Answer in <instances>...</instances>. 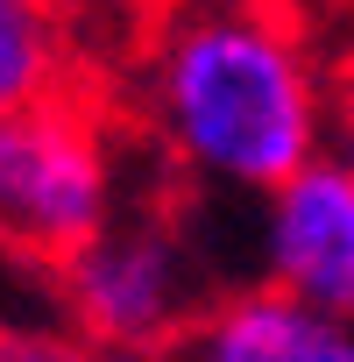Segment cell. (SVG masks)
I'll use <instances>...</instances> for the list:
<instances>
[{
	"label": "cell",
	"mask_w": 354,
	"mask_h": 362,
	"mask_svg": "<svg viewBox=\"0 0 354 362\" xmlns=\"http://www.w3.org/2000/svg\"><path fill=\"white\" fill-rule=\"evenodd\" d=\"M333 149H347L354 156V36L340 43V57H333Z\"/></svg>",
	"instance_id": "cell-7"
},
{
	"label": "cell",
	"mask_w": 354,
	"mask_h": 362,
	"mask_svg": "<svg viewBox=\"0 0 354 362\" xmlns=\"http://www.w3.org/2000/svg\"><path fill=\"white\" fill-rule=\"evenodd\" d=\"M71 15H128V22H156L163 8H177V0H64Z\"/></svg>",
	"instance_id": "cell-8"
},
{
	"label": "cell",
	"mask_w": 354,
	"mask_h": 362,
	"mask_svg": "<svg viewBox=\"0 0 354 362\" xmlns=\"http://www.w3.org/2000/svg\"><path fill=\"white\" fill-rule=\"evenodd\" d=\"M57 284L78 334L121 355L177 348L185 327L213 305L192 228L163 206H121L78 256L57 263Z\"/></svg>",
	"instance_id": "cell-3"
},
{
	"label": "cell",
	"mask_w": 354,
	"mask_h": 362,
	"mask_svg": "<svg viewBox=\"0 0 354 362\" xmlns=\"http://www.w3.org/2000/svg\"><path fill=\"white\" fill-rule=\"evenodd\" d=\"M255 284L354 320V156L319 149L255 199Z\"/></svg>",
	"instance_id": "cell-4"
},
{
	"label": "cell",
	"mask_w": 354,
	"mask_h": 362,
	"mask_svg": "<svg viewBox=\"0 0 354 362\" xmlns=\"http://www.w3.org/2000/svg\"><path fill=\"white\" fill-rule=\"evenodd\" d=\"M128 114L199 192L262 199L333 149V64L291 0H177L128 50Z\"/></svg>",
	"instance_id": "cell-1"
},
{
	"label": "cell",
	"mask_w": 354,
	"mask_h": 362,
	"mask_svg": "<svg viewBox=\"0 0 354 362\" xmlns=\"http://www.w3.org/2000/svg\"><path fill=\"white\" fill-rule=\"evenodd\" d=\"M170 362H354V320L298 305L269 284H234L185 327Z\"/></svg>",
	"instance_id": "cell-5"
},
{
	"label": "cell",
	"mask_w": 354,
	"mask_h": 362,
	"mask_svg": "<svg viewBox=\"0 0 354 362\" xmlns=\"http://www.w3.org/2000/svg\"><path fill=\"white\" fill-rule=\"evenodd\" d=\"M121 206V142L85 93H50L0 114V249L64 263Z\"/></svg>",
	"instance_id": "cell-2"
},
{
	"label": "cell",
	"mask_w": 354,
	"mask_h": 362,
	"mask_svg": "<svg viewBox=\"0 0 354 362\" xmlns=\"http://www.w3.org/2000/svg\"><path fill=\"white\" fill-rule=\"evenodd\" d=\"M326 8H333V15H347V22H354V0H326Z\"/></svg>",
	"instance_id": "cell-9"
},
{
	"label": "cell",
	"mask_w": 354,
	"mask_h": 362,
	"mask_svg": "<svg viewBox=\"0 0 354 362\" xmlns=\"http://www.w3.org/2000/svg\"><path fill=\"white\" fill-rule=\"evenodd\" d=\"M78 93V15L64 0H0V114Z\"/></svg>",
	"instance_id": "cell-6"
}]
</instances>
